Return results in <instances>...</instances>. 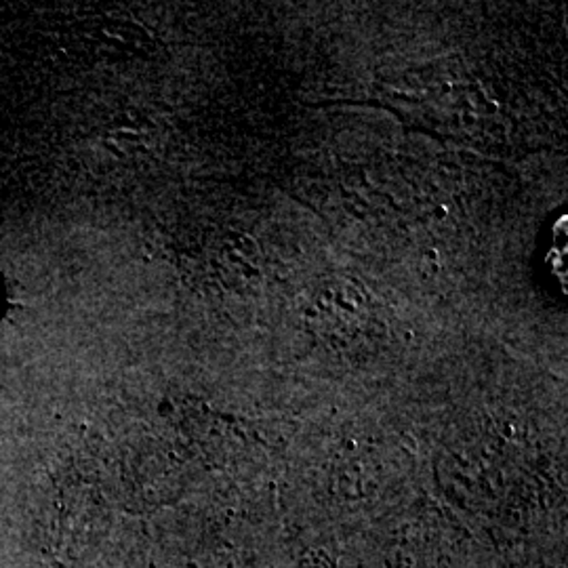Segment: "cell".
I'll use <instances>...</instances> for the list:
<instances>
[{
  "label": "cell",
  "instance_id": "cell-1",
  "mask_svg": "<svg viewBox=\"0 0 568 568\" xmlns=\"http://www.w3.org/2000/svg\"><path fill=\"white\" fill-rule=\"evenodd\" d=\"M11 307H16V304L7 297V284H4L2 272H0V321L7 316V310H11Z\"/></svg>",
  "mask_w": 568,
  "mask_h": 568
}]
</instances>
